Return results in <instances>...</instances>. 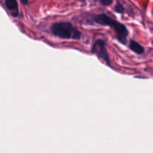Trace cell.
Returning a JSON list of instances; mask_svg holds the SVG:
<instances>
[{"label":"cell","instance_id":"ba28073f","mask_svg":"<svg viewBox=\"0 0 153 153\" xmlns=\"http://www.w3.org/2000/svg\"><path fill=\"white\" fill-rule=\"evenodd\" d=\"M28 1H29V0H20L21 3H22V4H24V5H28Z\"/></svg>","mask_w":153,"mask_h":153},{"label":"cell","instance_id":"277c9868","mask_svg":"<svg viewBox=\"0 0 153 153\" xmlns=\"http://www.w3.org/2000/svg\"><path fill=\"white\" fill-rule=\"evenodd\" d=\"M4 4L13 17H17L19 16V7L16 0H5Z\"/></svg>","mask_w":153,"mask_h":153},{"label":"cell","instance_id":"52a82bcc","mask_svg":"<svg viewBox=\"0 0 153 153\" xmlns=\"http://www.w3.org/2000/svg\"><path fill=\"white\" fill-rule=\"evenodd\" d=\"M114 0H100V2L103 6H110L113 3Z\"/></svg>","mask_w":153,"mask_h":153},{"label":"cell","instance_id":"3957f363","mask_svg":"<svg viewBox=\"0 0 153 153\" xmlns=\"http://www.w3.org/2000/svg\"><path fill=\"white\" fill-rule=\"evenodd\" d=\"M91 52L97 56L99 59L104 61L105 64L110 68H113L108 52L106 49V42L102 39H97L93 43Z\"/></svg>","mask_w":153,"mask_h":153},{"label":"cell","instance_id":"7a4b0ae2","mask_svg":"<svg viewBox=\"0 0 153 153\" xmlns=\"http://www.w3.org/2000/svg\"><path fill=\"white\" fill-rule=\"evenodd\" d=\"M50 31L55 37L64 40H79L82 32L73 23L67 21H61L52 24Z\"/></svg>","mask_w":153,"mask_h":153},{"label":"cell","instance_id":"5b68a950","mask_svg":"<svg viewBox=\"0 0 153 153\" xmlns=\"http://www.w3.org/2000/svg\"><path fill=\"white\" fill-rule=\"evenodd\" d=\"M128 49L137 55H143L145 52V49L142 45L134 40H130L128 41Z\"/></svg>","mask_w":153,"mask_h":153},{"label":"cell","instance_id":"8992f818","mask_svg":"<svg viewBox=\"0 0 153 153\" xmlns=\"http://www.w3.org/2000/svg\"><path fill=\"white\" fill-rule=\"evenodd\" d=\"M114 10L116 13H119V14H123V13H124V12H125V7H123V5L121 3L117 2L116 4V5L114 7Z\"/></svg>","mask_w":153,"mask_h":153},{"label":"cell","instance_id":"9c48e42d","mask_svg":"<svg viewBox=\"0 0 153 153\" xmlns=\"http://www.w3.org/2000/svg\"><path fill=\"white\" fill-rule=\"evenodd\" d=\"M78 1H84V0H78Z\"/></svg>","mask_w":153,"mask_h":153},{"label":"cell","instance_id":"6da1fadb","mask_svg":"<svg viewBox=\"0 0 153 153\" xmlns=\"http://www.w3.org/2000/svg\"><path fill=\"white\" fill-rule=\"evenodd\" d=\"M88 22L89 23L97 24L101 26L110 27L114 32L117 40L120 44L126 45L127 43L129 31L126 25L109 16L107 13H100L92 15L88 18Z\"/></svg>","mask_w":153,"mask_h":153}]
</instances>
